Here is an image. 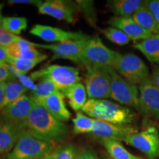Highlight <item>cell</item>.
Here are the masks:
<instances>
[{
	"label": "cell",
	"mask_w": 159,
	"mask_h": 159,
	"mask_svg": "<svg viewBox=\"0 0 159 159\" xmlns=\"http://www.w3.org/2000/svg\"><path fill=\"white\" fill-rule=\"evenodd\" d=\"M28 91L26 87L19 83L16 80H10L5 83V94H4L3 102L0 106V111H2L16 99L19 98L20 97L25 94V93Z\"/></svg>",
	"instance_id": "obj_24"
},
{
	"label": "cell",
	"mask_w": 159,
	"mask_h": 159,
	"mask_svg": "<svg viewBox=\"0 0 159 159\" xmlns=\"http://www.w3.org/2000/svg\"><path fill=\"white\" fill-rule=\"evenodd\" d=\"M62 93L64 97L68 99L69 104L71 108L75 111L82 110L88 100L86 89L80 82L69 87Z\"/></svg>",
	"instance_id": "obj_20"
},
{
	"label": "cell",
	"mask_w": 159,
	"mask_h": 159,
	"mask_svg": "<svg viewBox=\"0 0 159 159\" xmlns=\"http://www.w3.org/2000/svg\"><path fill=\"white\" fill-rule=\"evenodd\" d=\"M145 5L152 13L159 29V0H150L144 2Z\"/></svg>",
	"instance_id": "obj_35"
},
{
	"label": "cell",
	"mask_w": 159,
	"mask_h": 159,
	"mask_svg": "<svg viewBox=\"0 0 159 159\" xmlns=\"http://www.w3.org/2000/svg\"><path fill=\"white\" fill-rule=\"evenodd\" d=\"M119 53L107 47L98 36L85 39L80 63L89 68L112 66Z\"/></svg>",
	"instance_id": "obj_3"
},
{
	"label": "cell",
	"mask_w": 159,
	"mask_h": 159,
	"mask_svg": "<svg viewBox=\"0 0 159 159\" xmlns=\"http://www.w3.org/2000/svg\"><path fill=\"white\" fill-rule=\"evenodd\" d=\"M5 83L0 82V106L3 102L4 94H5Z\"/></svg>",
	"instance_id": "obj_41"
},
{
	"label": "cell",
	"mask_w": 159,
	"mask_h": 159,
	"mask_svg": "<svg viewBox=\"0 0 159 159\" xmlns=\"http://www.w3.org/2000/svg\"><path fill=\"white\" fill-rule=\"evenodd\" d=\"M111 79L110 97L121 105L139 110V91L136 85L120 76L112 66H107Z\"/></svg>",
	"instance_id": "obj_6"
},
{
	"label": "cell",
	"mask_w": 159,
	"mask_h": 159,
	"mask_svg": "<svg viewBox=\"0 0 159 159\" xmlns=\"http://www.w3.org/2000/svg\"><path fill=\"white\" fill-rule=\"evenodd\" d=\"M16 80L14 75L9 70L5 64L0 65V82H8L10 80Z\"/></svg>",
	"instance_id": "obj_37"
},
{
	"label": "cell",
	"mask_w": 159,
	"mask_h": 159,
	"mask_svg": "<svg viewBox=\"0 0 159 159\" xmlns=\"http://www.w3.org/2000/svg\"><path fill=\"white\" fill-rule=\"evenodd\" d=\"M76 3L64 0H47L39 7V13L47 15L58 20H63L69 23L75 21Z\"/></svg>",
	"instance_id": "obj_13"
},
{
	"label": "cell",
	"mask_w": 159,
	"mask_h": 159,
	"mask_svg": "<svg viewBox=\"0 0 159 159\" xmlns=\"http://www.w3.org/2000/svg\"><path fill=\"white\" fill-rule=\"evenodd\" d=\"M112 67L120 76L134 84L148 79L149 69L140 57L134 54H119Z\"/></svg>",
	"instance_id": "obj_7"
},
{
	"label": "cell",
	"mask_w": 159,
	"mask_h": 159,
	"mask_svg": "<svg viewBox=\"0 0 159 159\" xmlns=\"http://www.w3.org/2000/svg\"><path fill=\"white\" fill-rule=\"evenodd\" d=\"M30 33L46 41H59L61 43L68 41L85 39L90 36L83 32H69L57 27L43 25H34Z\"/></svg>",
	"instance_id": "obj_14"
},
{
	"label": "cell",
	"mask_w": 159,
	"mask_h": 159,
	"mask_svg": "<svg viewBox=\"0 0 159 159\" xmlns=\"http://www.w3.org/2000/svg\"><path fill=\"white\" fill-rule=\"evenodd\" d=\"M136 132V128L128 125H114L102 120L94 119L91 134L100 139H106L123 142L127 136Z\"/></svg>",
	"instance_id": "obj_15"
},
{
	"label": "cell",
	"mask_w": 159,
	"mask_h": 159,
	"mask_svg": "<svg viewBox=\"0 0 159 159\" xmlns=\"http://www.w3.org/2000/svg\"><path fill=\"white\" fill-rule=\"evenodd\" d=\"M108 23L113 27L117 28L122 31L125 35H127L133 41H142L148 39L152 34L146 31L139 26L132 17H112L109 20Z\"/></svg>",
	"instance_id": "obj_18"
},
{
	"label": "cell",
	"mask_w": 159,
	"mask_h": 159,
	"mask_svg": "<svg viewBox=\"0 0 159 159\" xmlns=\"http://www.w3.org/2000/svg\"><path fill=\"white\" fill-rule=\"evenodd\" d=\"M78 9L80 10L84 15V16L91 27H96L97 16L96 11H95L94 3L93 1L89 0H80V1L75 2Z\"/></svg>",
	"instance_id": "obj_31"
},
{
	"label": "cell",
	"mask_w": 159,
	"mask_h": 159,
	"mask_svg": "<svg viewBox=\"0 0 159 159\" xmlns=\"http://www.w3.org/2000/svg\"><path fill=\"white\" fill-rule=\"evenodd\" d=\"M7 2L10 5L13 4H25V5H33L39 7L43 2L41 0H9Z\"/></svg>",
	"instance_id": "obj_38"
},
{
	"label": "cell",
	"mask_w": 159,
	"mask_h": 159,
	"mask_svg": "<svg viewBox=\"0 0 159 159\" xmlns=\"http://www.w3.org/2000/svg\"><path fill=\"white\" fill-rule=\"evenodd\" d=\"M5 66L11 71L12 74L14 75L16 80V78L19 80V82L21 83L24 86L26 87L28 90H30L31 91L35 90V88H36V85L35 84L33 80H32L30 77L19 72V71L16 70L13 66H11L8 63H5Z\"/></svg>",
	"instance_id": "obj_33"
},
{
	"label": "cell",
	"mask_w": 159,
	"mask_h": 159,
	"mask_svg": "<svg viewBox=\"0 0 159 159\" xmlns=\"http://www.w3.org/2000/svg\"><path fill=\"white\" fill-rule=\"evenodd\" d=\"M94 120V119L86 116L83 113L77 112L75 118L72 119L74 134H91Z\"/></svg>",
	"instance_id": "obj_29"
},
{
	"label": "cell",
	"mask_w": 159,
	"mask_h": 159,
	"mask_svg": "<svg viewBox=\"0 0 159 159\" xmlns=\"http://www.w3.org/2000/svg\"><path fill=\"white\" fill-rule=\"evenodd\" d=\"M134 47L140 51L151 63L159 64V34L152 35L136 43Z\"/></svg>",
	"instance_id": "obj_21"
},
{
	"label": "cell",
	"mask_w": 159,
	"mask_h": 159,
	"mask_svg": "<svg viewBox=\"0 0 159 159\" xmlns=\"http://www.w3.org/2000/svg\"><path fill=\"white\" fill-rule=\"evenodd\" d=\"M61 91L57 86L48 78H42L39 84L36 85V88L34 91H31L30 97L32 99L42 98L54 93Z\"/></svg>",
	"instance_id": "obj_30"
},
{
	"label": "cell",
	"mask_w": 159,
	"mask_h": 159,
	"mask_svg": "<svg viewBox=\"0 0 159 159\" xmlns=\"http://www.w3.org/2000/svg\"><path fill=\"white\" fill-rule=\"evenodd\" d=\"M85 89L89 99H104L111 95V79L106 67L89 68Z\"/></svg>",
	"instance_id": "obj_9"
},
{
	"label": "cell",
	"mask_w": 159,
	"mask_h": 159,
	"mask_svg": "<svg viewBox=\"0 0 159 159\" xmlns=\"http://www.w3.org/2000/svg\"><path fill=\"white\" fill-rule=\"evenodd\" d=\"M10 57L7 52L6 46L0 45V65L8 63Z\"/></svg>",
	"instance_id": "obj_39"
},
{
	"label": "cell",
	"mask_w": 159,
	"mask_h": 159,
	"mask_svg": "<svg viewBox=\"0 0 159 159\" xmlns=\"http://www.w3.org/2000/svg\"><path fill=\"white\" fill-rule=\"evenodd\" d=\"M77 151L72 144H64L55 148L41 159H76Z\"/></svg>",
	"instance_id": "obj_28"
},
{
	"label": "cell",
	"mask_w": 159,
	"mask_h": 159,
	"mask_svg": "<svg viewBox=\"0 0 159 159\" xmlns=\"http://www.w3.org/2000/svg\"><path fill=\"white\" fill-rule=\"evenodd\" d=\"M0 25L7 32L17 35L27 27V20L25 17H3Z\"/></svg>",
	"instance_id": "obj_26"
},
{
	"label": "cell",
	"mask_w": 159,
	"mask_h": 159,
	"mask_svg": "<svg viewBox=\"0 0 159 159\" xmlns=\"http://www.w3.org/2000/svg\"><path fill=\"white\" fill-rule=\"evenodd\" d=\"M139 111L147 116L159 119V88L151 79L139 84Z\"/></svg>",
	"instance_id": "obj_10"
},
{
	"label": "cell",
	"mask_w": 159,
	"mask_h": 159,
	"mask_svg": "<svg viewBox=\"0 0 159 159\" xmlns=\"http://www.w3.org/2000/svg\"><path fill=\"white\" fill-rule=\"evenodd\" d=\"M35 105L30 97L24 94L5 106L0 113L10 120L16 122H26L30 113Z\"/></svg>",
	"instance_id": "obj_17"
},
{
	"label": "cell",
	"mask_w": 159,
	"mask_h": 159,
	"mask_svg": "<svg viewBox=\"0 0 159 159\" xmlns=\"http://www.w3.org/2000/svg\"><path fill=\"white\" fill-rule=\"evenodd\" d=\"M63 98V93L58 91L46 97L33 99V100L59 121L66 122L70 118L71 114L66 106Z\"/></svg>",
	"instance_id": "obj_16"
},
{
	"label": "cell",
	"mask_w": 159,
	"mask_h": 159,
	"mask_svg": "<svg viewBox=\"0 0 159 159\" xmlns=\"http://www.w3.org/2000/svg\"><path fill=\"white\" fill-rule=\"evenodd\" d=\"M101 142L112 159H143L131 154L118 141L105 139Z\"/></svg>",
	"instance_id": "obj_25"
},
{
	"label": "cell",
	"mask_w": 159,
	"mask_h": 159,
	"mask_svg": "<svg viewBox=\"0 0 159 159\" xmlns=\"http://www.w3.org/2000/svg\"><path fill=\"white\" fill-rule=\"evenodd\" d=\"M76 159H99L96 153L91 149L85 148L77 152Z\"/></svg>",
	"instance_id": "obj_36"
},
{
	"label": "cell",
	"mask_w": 159,
	"mask_h": 159,
	"mask_svg": "<svg viewBox=\"0 0 159 159\" xmlns=\"http://www.w3.org/2000/svg\"><path fill=\"white\" fill-rule=\"evenodd\" d=\"M131 17L139 26L151 34H159V29L156 21L144 3L135 12Z\"/></svg>",
	"instance_id": "obj_23"
},
{
	"label": "cell",
	"mask_w": 159,
	"mask_h": 159,
	"mask_svg": "<svg viewBox=\"0 0 159 159\" xmlns=\"http://www.w3.org/2000/svg\"><path fill=\"white\" fill-rule=\"evenodd\" d=\"M108 4L111 11L119 17H130L144 4L140 0H113Z\"/></svg>",
	"instance_id": "obj_22"
},
{
	"label": "cell",
	"mask_w": 159,
	"mask_h": 159,
	"mask_svg": "<svg viewBox=\"0 0 159 159\" xmlns=\"http://www.w3.org/2000/svg\"><path fill=\"white\" fill-rule=\"evenodd\" d=\"M27 130L35 138L44 142H61L69 135V127L35 104L27 120Z\"/></svg>",
	"instance_id": "obj_1"
},
{
	"label": "cell",
	"mask_w": 159,
	"mask_h": 159,
	"mask_svg": "<svg viewBox=\"0 0 159 159\" xmlns=\"http://www.w3.org/2000/svg\"><path fill=\"white\" fill-rule=\"evenodd\" d=\"M21 38L18 35L11 34L4 30L0 25V45L7 46L13 42L19 41Z\"/></svg>",
	"instance_id": "obj_34"
},
{
	"label": "cell",
	"mask_w": 159,
	"mask_h": 159,
	"mask_svg": "<svg viewBox=\"0 0 159 159\" xmlns=\"http://www.w3.org/2000/svg\"><path fill=\"white\" fill-rule=\"evenodd\" d=\"M152 81L159 88V64L155 67L152 71Z\"/></svg>",
	"instance_id": "obj_40"
},
{
	"label": "cell",
	"mask_w": 159,
	"mask_h": 159,
	"mask_svg": "<svg viewBox=\"0 0 159 159\" xmlns=\"http://www.w3.org/2000/svg\"><path fill=\"white\" fill-rule=\"evenodd\" d=\"M123 142L140 150L149 159L159 158V133L155 127L137 131L127 136Z\"/></svg>",
	"instance_id": "obj_8"
},
{
	"label": "cell",
	"mask_w": 159,
	"mask_h": 159,
	"mask_svg": "<svg viewBox=\"0 0 159 159\" xmlns=\"http://www.w3.org/2000/svg\"><path fill=\"white\" fill-rule=\"evenodd\" d=\"M27 130V123L10 120L0 113V154L9 152L23 134Z\"/></svg>",
	"instance_id": "obj_11"
},
{
	"label": "cell",
	"mask_w": 159,
	"mask_h": 159,
	"mask_svg": "<svg viewBox=\"0 0 159 159\" xmlns=\"http://www.w3.org/2000/svg\"><path fill=\"white\" fill-rule=\"evenodd\" d=\"M6 49L9 57L12 59H34L42 55L37 50L33 43L23 39L6 46Z\"/></svg>",
	"instance_id": "obj_19"
},
{
	"label": "cell",
	"mask_w": 159,
	"mask_h": 159,
	"mask_svg": "<svg viewBox=\"0 0 159 159\" xmlns=\"http://www.w3.org/2000/svg\"><path fill=\"white\" fill-rule=\"evenodd\" d=\"M101 32L107 39L117 45L124 46L128 44L130 41V38L128 35H125L120 30L115 28V27H107V28L102 30Z\"/></svg>",
	"instance_id": "obj_32"
},
{
	"label": "cell",
	"mask_w": 159,
	"mask_h": 159,
	"mask_svg": "<svg viewBox=\"0 0 159 159\" xmlns=\"http://www.w3.org/2000/svg\"><path fill=\"white\" fill-rule=\"evenodd\" d=\"M3 7H4V5H2V4L0 3V21H1V19L3 18L2 16V10Z\"/></svg>",
	"instance_id": "obj_42"
},
{
	"label": "cell",
	"mask_w": 159,
	"mask_h": 159,
	"mask_svg": "<svg viewBox=\"0 0 159 159\" xmlns=\"http://www.w3.org/2000/svg\"><path fill=\"white\" fill-rule=\"evenodd\" d=\"M47 58V55L42 54L41 56L34 59L30 60H19V59H12L10 58L8 61V64L13 66L16 70L21 74L26 75L30 70L33 69L35 66L40 63L45 59Z\"/></svg>",
	"instance_id": "obj_27"
},
{
	"label": "cell",
	"mask_w": 159,
	"mask_h": 159,
	"mask_svg": "<svg viewBox=\"0 0 159 159\" xmlns=\"http://www.w3.org/2000/svg\"><path fill=\"white\" fill-rule=\"evenodd\" d=\"M82 111L92 119L119 125H127L133 122L136 115L127 107L106 99H89Z\"/></svg>",
	"instance_id": "obj_2"
},
{
	"label": "cell",
	"mask_w": 159,
	"mask_h": 159,
	"mask_svg": "<svg viewBox=\"0 0 159 159\" xmlns=\"http://www.w3.org/2000/svg\"><path fill=\"white\" fill-rule=\"evenodd\" d=\"M29 77L32 80L48 78L56 85L61 92L73 85L80 83L81 80L77 69L57 64L47 66L45 68L32 73Z\"/></svg>",
	"instance_id": "obj_5"
},
{
	"label": "cell",
	"mask_w": 159,
	"mask_h": 159,
	"mask_svg": "<svg viewBox=\"0 0 159 159\" xmlns=\"http://www.w3.org/2000/svg\"><path fill=\"white\" fill-rule=\"evenodd\" d=\"M54 149V144L40 140L26 130L7 155V159H41Z\"/></svg>",
	"instance_id": "obj_4"
},
{
	"label": "cell",
	"mask_w": 159,
	"mask_h": 159,
	"mask_svg": "<svg viewBox=\"0 0 159 159\" xmlns=\"http://www.w3.org/2000/svg\"><path fill=\"white\" fill-rule=\"evenodd\" d=\"M85 39L64 41L57 44H40L35 43H33V44L35 47L49 49L52 52L53 56L51 61L57 59H67L75 63H80Z\"/></svg>",
	"instance_id": "obj_12"
}]
</instances>
